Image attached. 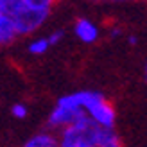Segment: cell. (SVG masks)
Returning a JSON list of instances; mask_svg holds the SVG:
<instances>
[{"label": "cell", "mask_w": 147, "mask_h": 147, "mask_svg": "<svg viewBox=\"0 0 147 147\" xmlns=\"http://www.w3.org/2000/svg\"><path fill=\"white\" fill-rule=\"evenodd\" d=\"M144 81L147 83V61H145V65H144Z\"/></svg>", "instance_id": "5bb4252c"}, {"label": "cell", "mask_w": 147, "mask_h": 147, "mask_svg": "<svg viewBox=\"0 0 147 147\" xmlns=\"http://www.w3.org/2000/svg\"><path fill=\"white\" fill-rule=\"evenodd\" d=\"M63 38H65V31H63V29H56V31H52L49 34V40H50V43H52V47L57 45Z\"/></svg>", "instance_id": "8fae6325"}, {"label": "cell", "mask_w": 147, "mask_h": 147, "mask_svg": "<svg viewBox=\"0 0 147 147\" xmlns=\"http://www.w3.org/2000/svg\"><path fill=\"white\" fill-rule=\"evenodd\" d=\"M120 36H122V29L119 25H113L109 29V38L111 40H117V38H120Z\"/></svg>", "instance_id": "7c38bea8"}, {"label": "cell", "mask_w": 147, "mask_h": 147, "mask_svg": "<svg viewBox=\"0 0 147 147\" xmlns=\"http://www.w3.org/2000/svg\"><path fill=\"white\" fill-rule=\"evenodd\" d=\"M93 2H102V0H93Z\"/></svg>", "instance_id": "2e32d148"}, {"label": "cell", "mask_w": 147, "mask_h": 147, "mask_svg": "<svg viewBox=\"0 0 147 147\" xmlns=\"http://www.w3.org/2000/svg\"><path fill=\"white\" fill-rule=\"evenodd\" d=\"M9 113H11L13 119L24 120V119H27V115H29V108H27V104H24V102H14V104L9 108Z\"/></svg>", "instance_id": "30bf717a"}, {"label": "cell", "mask_w": 147, "mask_h": 147, "mask_svg": "<svg viewBox=\"0 0 147 147\" xmlns=\"http://www.w3.org/2000/svg\"><path fill=\"white\" fill-rule=\"evenodd\" d=\"M59 147H97V124L86 113H81L76 122L59 129Z\"/></svg>", "instance_id": "3957f363"}, {"label": "cell", "mask_w": 147, "mask_h": 147, "mask_svg": "<svg viewBox=\"0 0 147 147\" xmlns=\"http://www.w3.org/2000/svg\"><path fill=\"white\" fill-rule=\"evenodd\" d=\"M81 113H84L83 109H77L76 106H72L63 97H59L56 102V106L52 108V111L49 113L47 126L50 129H63V127H67V126L76 122V119Z\"/></svg>", "instance_id": "277c9868"}, {"label": "cell", "mask_w": 147, "mask_h": 147, "mask_svg": "<svg viewBox=\"0 0 147 147\" xmlns=\"http://www.w3.org/2000/svg\"><path fill=\"white\" fill-rule=\"evenodd\" d=\"M63 99L70 102L72 106L83 111L100 127H113L117 120V111L113 104L109 102L102 93L90 92V90H81L63 95Z\"/></svg>", "instance_id": "6da1fadb"}, {"label": "cell", "mask_w": 147, "mask_h": 147, "mask_svg": "<svg viewBox=\"0 0 147 147\" xmlns=\"http://www.w3.org/2000/svg\"><path fill=\"white\" fill-rule=\"evenodd\" d=\"M74 34L79 41L86 43V45H93L100 36V29L90 18H77L74 22Z\"/></svg>", "instance_id": "5b68a950"}, {"label": "cell", "mask_w": 147, "mask_h": 147, "mask_svg": "<svg viewBox=\"0 0 147 147\" xmlns=\"http://www.w3.org/2000/svg\"><path fill=\"white\" fill-rule=\"evenodd\" d=\"M52 47L49 36H40V38H32L27 43V52L31 56H43L47 50Z\"/></svg>", "instance_id": "9c48e42d"}, {"label": "cell", "mask_w": 147, "mask_h": 147, "mask_svg": "<svg viewBox=\"0 0 147 147\" xmlns=\"http://www.w3.org/2000/svg\"><path fill=\"white\" fill-rule=\"evenodd\" d=\"M126 41H127V45H131V47H135L136 43H138V36H135V34H129L127 38H126Z\"/></svg>", "instance_id": "4fadbf2b"}, {"label": "cell", "mask_w": 147, "mask_h": 147, "mask_svg": "<svg viewBox=\"0 0 147 147\" xmlns=\"http://www.w3.org/2000/svg\"><path fill=\"white\" fill-rule=\"evenodd\" d=\"M18 38H20V34L16 31V27H14V24L9 18L0 16V43L5 45V47H9Z\"/></svg>", "instance_id": "52a82bcc"}, {"label": "cell", "mask_w": 147, "mask_h": 147, "mask_svg": "<svg viewBox=\"0 0 147 147\" xmlns=\"http://www.w3.org/2000/svg\"><path fill=\"white\" fill-rule=\"evenodd\" d=\"M109 2H117V4H122V2H127V0H109Z\"/></svg>", "instance_id": "9a60e30c"}, {"label": "cell", "mask_w": 147, "mask_h": 147, "mask_svg": "<svg viewBox=\"0 0 147 147\" xmlns=\"http://www.w3.org/2000/svg\"><path fill=\"white\" fill-rule=\"evenodd\" d=\"M22 147H59V138L50 131H41L32 135Z\"/></svg>", "instance_id": "8992f818"}, {"label": "cell", "mask_w": 147, "mask_h": 147, "mask_svg": "<svg viewBox=\"0 0 147 147\" xmlns=\"http://www.w3.org/2000/svg\"><path fill=\"white\" fill-rule=\"evenodd\" d=\"M97 147H124L120 136L113 131V127L97 126Z\"/></svg>", "instance_id": "ba28073f"}, {"label": "cell", "mask_w": 147, "mask_h": 147, "mask_svg": "<svg viewBox=\"0 0 147 147\" xmlns=\"http://www.w3.org/2000/svg\"><path fill=\"white\" fill-rule=\"evenodd\" d=\"M49 14L50 13L27 4V0H0V16H5L13 22L20 38L40 31L45 25Z\"/></svg>", "instance_id": "7a4b0ae2"}]
</instances>
